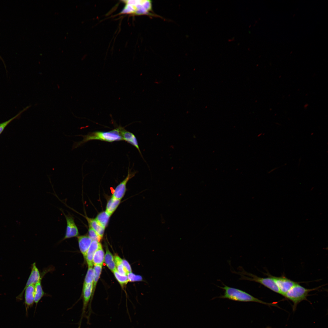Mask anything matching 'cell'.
<instances>
[{"instance_id":"cell-1","label":"cell","mask_w":328,"mask_h":328,"mask_svg":"<svg viewBox=\"0 0 328 328\" xmlns=\"http://www.w3.org/2000/svg\"><path fill=\"white\" fill-rule=\"evenodd\" d=\"M81 136L83 139L79 142H74L72 150L81 146L89 141L97 140L108 142L123 140L121 136L119 127L113 130L108 132L96 131L90 132L86 135H76Z\"/></svg>"},{"instance_id":"cell-2","label":"cell","mask_w":328,"mask_h":328,"mask_svg":"<svg viewBox=\"0 0 328 328\" xmlns=\"http://www.w3.org/2000/svg\"><path fill=\"white\" fill-rule=\"evenodd\" d=\"M223 285V287H219L224 290V294L217 298L238 302H253L269 306H277L276 304L264 302L242 290L228 286L224 284Z\"/></svg>"},{"instance_id":"cell-3","label":"cell","mask_w":328,"mask_h":328,"mask_svg":"<svg viewBox=\"0 0 328 328\" xmlns=\"http://www.w3.org/2000/svg\"><path fill=\"white\" fill-rule=\"evenodd\" d=\"M240 271L234 272L240 275V280L253 281L260 283L276 293L281 294L280 291L275 281L269 273H265L268 277L262 278L258 277L252 273L246 271L242 268H240Z\"/></svg>"},{"instance_id":"cell-4","label":"cell","mask_w":328,"mask_h":328,"mask_svg":"<svg viewBox=\"0 0 328 328\" xmlns=\"http://www.w3.org/2000/svg\"><path fill=\"white\" fill-rule=\"evenodd\" d=\"M124 2H125V5L121 13L155 15L152 13V4L150 0L125 1Z\"/></svg>"},{"instance_id":"cell-5","label":"cell","mask_w":328,"mask_h":328,"mask_svg":"<svg viewBox=\"0 0 328 328\" xmlns=\"http://www.w3.org/2000/svg\"><path fill=\"white\" fill-rule=\"evenodd\" d=\"M319 288L307 289L299 283L292 287L283 296L293 302V309L294 310L298 304L303 300H306L309 292L315 290Z\"/></svg>"},{"instance_id":"cell-6","label":"cell","mask_w":328,"mask_h":328,"mask_svg":"<svg viewBox=\"0 0 328 328\" xmlns=\"http://www.w3.org/2000/svg\"><path fill=\"white\" fill-rule=\"evenodd\" d=\"M275 281L281 293L284 296L290 289L299 282L294 281L284 276L276 277L271 275Z\"/></svg>"},{"instance_id":"cell-7","label":"cell","mask_w":328,"mask_h":328,"mask_svg":"<svg viewBox=\"0 0 328 328\" xmlns=\"http://www.w3.org/2000/svg\"><path fill=\"white\" fill-rule=\"evenodd\" d=\"M62 211L65 217L67 222L65 234L63 240L77 237L79 236V232L73 217L70 214L66 215L63 211Z\"/></svg>"},{"instance_id":"cell-8","label":"cell","mask_w":328,"mask_h":328,"mask_svg":"<svg viewBox=\"0 0 328 328\" xmlns=\"http://www.w3.org/2000/svg\"><path fill=\"white\" fill-rule=\"evenodd\" d=\"M135 173L128 170V175L115 188L112 197L121 200L124 196L126 190V184L129 180L135 175Z\"/></svg>"},{"instance_id":"cell-9","label":"cell","mask_w":328,"mask_h":328,"mask_svg":"<svg viewBox=\"0 0 328 328\" xmlns=\"http://www.w3.org/2000/svg\"><path fill=\"white\" fill-rule=\"evenodd\" d=\"M41 279L39 272L36 266V263H34L32 265L31 272L25 287L20 294L18 297L22 298L24 291L28 286L31 285H35Z\"/></svg>"},{"instance_id":"cell-10","label":"cell","mask_w":328,"mask_h":328,"mask_svg":"<svg viewBox=\"0 0 328 328\" xmlns=\"http://www.w3.org/2000/svg\"><path fill=\"white\" fill-rule=\"evenodd\" d=\"M77 237L80 251L85 260L87 253L92 240L88 235H86L79 236Z\"/></svg>"},{"instance_id":"cell-11","label":"cell","mask_w":328,"mask_h":328,"mask_svg":"<svg viewBox=\"0 0 328 328\" xmlns=\"http://www.w3.org/2000/svg\"><path fill=\"white\" fill-rule=\"evenodd\" d=\"M119 127L120 134L122 137L123 140L127 142L136 147L142 157L138 146L137 140L134 135L132 133L126 130L121 127L119 126Z\"/></svg>"},{"instance_id":"cell-12","label":"cell","mask_w":328,"mask_h":328,"mask_svg":"<svg viewBox=\"0 0 328 328\" xmlns=\"http://www.w3.org/2000/svg\"><path fill=\"white\" fill-rule=\"evenodd\" d=\"M25 290V305L27 313L28 309L32 306L34 302L35 285L28 286Z\"/></svg>"},{"instance_id":"cell-13","label":"cell","mask_w":328,"mask_h":328,"mask_svg":"<svg viewBox=\"0 0 328 328\" xmlns=\"http://www.w3.org/2000/svg\"><path fill=\"white\" fill-rule=\"evenodd\" d=\"M101 244L95 240H92L87 251L86 259L88 267H93V258L94 253Z\"/></svg>"},{"instance_id":"cell-14","label":"cell","mask_w":328,"mask_h":328,"mask_svg":"<svg viewBox=\"0 0 328 328\" xmlns=\"http://www.w3.org/2000/svg\"><path fill=\"white\" fill-rule=\"evenodd\" d=\"M102 266V265H94L93 268L94 272V277L93 282V290L92 296L90 302V303L89 304L88 309V311L89 312H91L92 311L91 308V301L92 299L93 298L97 283L100 277L101 272Z\"/></svg>"},{"instance_id":"cell-15","label":"cell","mask_w":328,"mask_h":328,"mask_svg":"<svg viewBox=\"0 0 328 328\" xmlns=\"http://www.w3.org/2000/svg\"><path fill=\"white\" fill-rule=\"evenodd\" d=\"M89 226L92 228L102 238L104 232L105 228L101 225L95 219L86 217Z\"/></svg>"},{"instance_id":"cell-16","label":"cell","mask_w":328,"mask_h":328,"mask_svg":"<svg viewBox=\"0 0 328 328\" xmlns=\"http://www.w3.org/2000/svg\"><path fill=\"white\" fill-rule=\"evenodd\" d=\"M104 261L108 267L113 272L116 270L114 257L108 249L106 248Z\"/></svg>"},{"instance_id":"cell-17","label":"cell","mask_w":328,"mask_h":328,"mask_svg":"<svg viewBox=\"0 0 328 328\" xmlns=\"http://www.w3.org/2000/svg\"><path fill=\"white\" fill-rule=\"evenodd\" d=\"M104 250L101 244L95 251L93 258V263L94 265H102L104 261Z\"/></svg>"},{"instance_id":"cell-18","label":"cell","mask_w":328,"mask_h":328,"mask_svg":"<svg viewBox=\"0 0 328 328\" xmlns=\"http://www.w3.org/2000/svg\"><path fill=\"white\" fill-rule=\"evenodd\" d=\"M120 201V200L112 197L107 202L105 211L111 216L118 207Z\"/></svg>"},{"instance_id":"cell-19","label":"cell","mask_w":328,"mask_h":328,"mask_svg":"<svg viewBox=\"0 0 328 328\" xmlns=\"http://www.w3.org/2000/svg\"><path fill=\"white\" fill-rule=\"evenodd\" d=\"M41 278L35 285L34 302L36 304V308L38 303L45 294L41 284Z\"/></svg>"},{"instance_id":"cell-20","label":"cell","mask_w":328,"mask_h":328,"mask_svg":"<svg viewBox=\"0 0 328 328\" xmlns=\"http://www.w3.org/2000/svg\"><path fill=\"white\" fill-rule=\"evenodd\" d=\"M111 215L106 211H104L98 214L95 219L104 227L108 224Z\"/></svg>"},{"instance_id":"cell-21","label":"cell","mask_w":328,"mask_h":328,"mask_svg":"<svg viewBox=\"0 0 328 328\" xmlns=\"http://www.w3.org/2000/svg\"><path fill=\"white\" fill-rule=\"evenodd\" d=\"M114 258L117 272L121 275H127L128 273L122 264V259L117 255L114 256Z\"/></svg>"},{"instance_id":"cell-22","label":"cell","mask_w":328,"mask_h":328,"mask_svg":"<svg viewBox=\"0 0 328 328\" xmlns=\"http://www.w3.org/2000/svg\"><path fill=\"white\" fill-rule=\"evenodd\" d=\"M94 277V272L93 267H88L83 286L93 283Z\"/></svg>"},{"instance_id":"cell-23","label":"cell","mask_w":328,"mask_h":328,"mask_svg":"<svg viewBox=\"0 0 328 328\" xmlns=\"http://www.w3.org/2000/svg\"><path fill=\"white\" fill-rule=\"evenodd\" d=\"M28 107H27L25 108L22 111L19 112L18 114L15 115V116L10 119L6 121L5 122L0 123V134L2 133V131L4 130L6 126L12 121L17 118L19 115L22 114V113L26 110L28 108Z\"/></svg>"},{"instance_id":"cell-24","label":"cell","mask_w":328,"mask_h":328,"mask_svg":"<svg viewBox=\"0 0 328 328\" xmlns=\"http://www.w3.org/2000/svg\"><path fill=\"white\" fill-rule=\"evenodd\" d=\"M113 273L115 278L121 285H126L129 281L127 275H121L118 273L117 270Z\"/></svg>"},{"instance_id":"cell-25","label":"cell","mask_w":328,"mask_h":328,"mask_svg":"<svg viewBox=\"0 0 328 328\" xmlns=\"http://www.w3.org/2000/svg\"><path fill=\"white\" fill-rule=\"evenodd\" d=\"M88 236L92 240H95L99 242L102 239L101 236L90 226L88 230Z\"/></svg>"},{"instance_id":"cell-26","label":"cell","mask_w":328,"mask_h":328,"mask_svg":"<svg viewBox=\"0 0 328 328\" xmlns=\"http://www.w3.org/2000/svg\"><path fill=\"white\" fill-rule=\"evenodd\" d=\"M127 276L129 282L141 281L143 280L141 276L135 275L132 272L128 273Z\"/></svg>"},{"instance_id":"cell-27","label":"cell","mask_w":328,"mask_h":328,"mask_svg":"<svg viewBox=\"0 0 328 328\" xmlns=\"http://www.w3.org/2000/svg\"><path fill=\"white\" fill-rule=\"evenodd\" d=\"M122 263L124 267L128 273L132 272V270L131 266L127 261L124 259H122Z\"/></svg>"},{"instance_id":"cell-28","label":"cell","mask_w":328,"mask_h":328,"mask_svg":"<svg viewBox=\"0 0 328 328\" xmlns=\"http://www.w3.org/2000/svg\"><path fill=\"white\" fill-rule=\"evenodd\" d=\"M0 59H1V60H3V63H4V61H3V60L2 58V57H1V56H0Z\"/></svg>"}]
</instances>
